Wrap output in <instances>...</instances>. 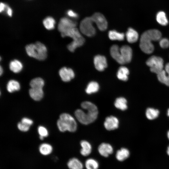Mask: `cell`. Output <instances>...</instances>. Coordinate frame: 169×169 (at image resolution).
<instances>
[{"instance_id": "1", "label": "cell", "mask_w": 169, "mask_h": 169, "mask_svg": "<svg viewBox=\"0 0 169 169\" xmlns=\"http://www.w3.org/2000/svg\"><path fill=\"white\" fill-rule=\"evenodd\" d=\"M81 106L87 112L85 113L80 109L77 110L75 112L74 114L78 120L84 125H88L95 121L97 119L98 115L97 106L88 101L82 103Z\"/></svg>"}, {"instance_id": "2", "label": "cell", "mask_w": 169, "mask_h": 169, "mask_svg": "<svg viewBox=\"0 0 169 169\" xmlns=\"http://www.w3.org/2000/svg\"><path fill=\"white\" fill-rule=\"evenodd\" d=\"M161 32L157 29H150L145 31L141 37L140 48L145 53L151 54L154 49L152 42L159 40L161 38Z\"/></svg>"}, {"instance_id": "3", "label": "cell", "mask_w": 169, "mask_h": 169, "mask_svg": "<svg viewBox=\"0 0 169 169\" xmlns=\"http://www.w3.org/2000/svg\"><path fill=\"white\" fill-rule=\"evenodd\" d=\"M25 50L30 57L39 60H45L47 57V49L45 46L39 42L27 45Z\"/></svg>"}, {"instance_id": "4", "label": "cell", "mask_w": 169, "mask_h": 169, "mask_svg": "<svg viewBox=\"0 0 169 169\" xmlns=\"http://www.w3.org/2000/svg\"><path fill=\"white\" fill-rule=\"evenodd\" d=\"M57 124L59 130L62 132L66 131L74 132L76 131L77 128L74 119L67 113H63L60 115Z\"/></svg>"}, {"instance_id": "5", "label": "cell", "mask_w": 169, "mask_h": 169, "mask_svg": "<svg viewBox=\"0 0 169 169\" xmlns=\"http://www.w3.org/2000/svg\"><path fill=\"white\" fill-rule=\"evenodd\" d=\"M94 22L91 17L84 18L81 22L79 28L81 32L88 37H92L96 33V30L93 26Z\"/></svg>"}, {"instance_id": "6", "label": "cell", "mask_w": 169, "mask_h": 169, "mask_svg": "<svg viewBox=\"0 0 169 169\" xmlns=\"http://www.w3.org/2000/svg\"><path fill=\"white\" fill-rule=\"evenodd\" d=\"M163 63L161 57L152 56L147 60L146 64L150 68L151 72L157 74L163 69Z\"/></svg>"}, {"instance_id": "7", "label": "cell", "mask_w": 169, "mask_h": 169, "mask_svg": "<svg viewBox=\"0 0 169 169\" xmlns=\"http://www.w3.org/2000/svg\"><path fill=\"white\" fill-rule=\"evenodd\" d=\"M91 17L100 30L104 31L106 29L108 23L104 15L100 13H95Z\"/></svg>"}, {"instance_id": "8", "label": "cell", "mask_w": 169, "mask_h": 169, "mask_svg": "<svg viewBox=\"0 0 169 169\" xmlns=\"http://www.w3.org/2000/svg\"><path fill=\"white\" fill-rule=\"evenodd\" d=\"M77 23L67 18H63L61 19L58 26L59 31L61 33H63L69 29L75 27Z\"/></svg>"}, {"instance_id": "9", "label": "cell", "mask_w": 169, "mask_h": 169, "mask_svg": "<svg viewBox=\"0 0 169 169\" xmlns=\"http://www.w3.org/2000/svg\"><path fill=\"white\" fill-rule=\"evenodd\" d=\"M59 74L62 80L65 82L69 81L74 77L73 70L66 67H62L59 70Z\"/></svg>"}, {"instance_id": "10", "label": "cell", "mask_w": 169, "mask_h": 169, "mask_svg": "<svg viewBox=\"0 0 169 169\" xmlns=\"http://www.w3.org/2000/svg\"><path fill=\"white\" fill-rule=\"evenodd\" d=\"M120 54L125 64L130 63L132 58V51L131 48L127 45L122 46L120 49Z\"/></svg>"}, {"instance_id": "11", "label": "cell", "mask_w": 169, "mask_h": 169, "mask_svg": "<svg viewBox=\"0 0 169 169\" xmlns=\"http://www.w3.org/2000/svg\"><path fill=\"white\" fill-rule=\"evenodd\" d=\"M94 63L96 69L100 71H103L107 66L106 58L100 55L95 56Z\"/></svg>"}, {"instance_id": "12", "label": "cell", "mask_w": 169, "mask_h": 169, "mask_svg": "<svg viewBox=\"0 0 169 169\" xmlns=\"http://www.w3.org/2000/svg\"><path fill=\"white\" fill-rule=\"evenodd\" d=\"M119 123L118 119L115 117L111 115L105 118L104 126L107 130H113L118 128Z\"/></svg>"}, {"instance_id": "13", "label": "cell", "mask_w": 169, "mask_h": 169, "mask_svg": "<svg viewBox=\"0 0 169 169\" xmlns=\"http://www.w3.org/2000/svg\"><path fill=\"white\" fill-rule=\"evenodd\" d=\"M157 75L158 79L161 82L169 86V63H167L164 68Z\"/></svg>"}, {"instance_id": "14", "label": "cell", "mask_w": 169, "mask_h": 169, "mask_svg": "<svg viewBox=\"0 0 169 169\" xmlns=\"http://www.w3.org/2000/svg\"><path fill=\"white\" fill-rule=\"evenodd\" d=\"M98 152L100 154L104 157H107L113 152V148L109 144L103 143L98 148Z\"/></svg>"}, {"instance_id": "15", "label": "cell", "mask_w": 169, "mask_h": 169, "mask_svg": "<svg viewBox=\"0 0 169 169\" xmlns=\"http://www.w3.org/2000/svg\"><path fill=\"white\" fill-rule=\"evenodd\" d=\"M61 35L63 37L66 36L70 37L73 39V40H78L83 38L76 27L71 28L64 33H61Z\"/></svg>"}, {"instance_id": "16", "label": "cell", "mask_w": 169, "mask_h": 169, "mask_svg": "<svg viewBox=\"0 0 169 169\" xmlns=\"http://www.w3.org/2000/svg\"><path fill=\"white\" fill-rule=\"evenodd\" d=\"M110 53L112 57L118 63L125 64V62L120 54V48L117 45H112L110 49Z\"/></svg>"}, {"instance_id": "17", "label": "cell", "mask_w": 169, "mask_h": 169, "mask_svg": "<svg viewBox=\"0 0 169 169\" xmlns=\"http://www.w3.org/2000/svg\"><path fill=\"white\" fill-rule=\"evenodd\" d=\"M29 93L30 97L35 101H39L43 97V88H31L29 90Z\"/></svg>"}, {"instance_id": "18", "label": "cell", "mask_w": 169, "mask_h": 169, "mask_svg": "<svg viewBox=\"0 0 169 169\" xmlns=\"http://www.w3.org/2000/svg\"><path fill=\"white\" fill-rule=\"evenodd\" d=\"M125 37L128 42L133 43L137 40L139 35L135 30L131 28H129L126 33Z\"/></svg>"}, {"instance_id": "19", "label": "cell", "mask_w": 169, "mask_h": 169, "mask_svg": "<svg viewBox=\"0 0 169 169\" xmlns=\"http://www.w3.org/2000/svg\"><path fill=\"white\" fill-rule=\"evenodd\" d=\"M80 144L82 147L80 151L81 155L84 156H87L89 155L92 151V147L90 144L85 140L81 141Z\"/></svg>"}, {"instance_id": "20", "label": "cell", "mask_w": 169, "mask_h": 169, "mask_svg": "<svg viewBox=\"0 0 169 169\" xmlns=\"http://www.w3.org/2000/svg\"><path fill=\"white\" fill-rule=\"evenodd\" d=\"M67 165L69 169H83V168L81 161L75 157L70 159L67 162Z\"/></svg>"}, {"instance_id": "21", "label": "cell", "mask_w": 169, "mask_h": 169, "mask_svg": "<svg viewBox=\"0 0 169 169\" xmlns=\"http://www.w3.org/2000/svg\"><path fill=\"white\" fill-rule=\"evenodd\" d=\"M129 73V71L127 68L125 66H121L118 69L117 76L119 79L126 81L128 79Z\"/></svg>"}, {"instance_id": "22", "label": "cell", "mask_w": 169, "mask_h": 169, "mask_svg": "<svg viewBox=\"0 0 169 169\" xmlns=\"http://www.w3.org/2000/svg\"><path fill=\"white\" fill-rule=\"evenodd\" d=\"M130 155V152L126 148H122L117 151L115 157L118 161H121L127 158Z\"/></svg>"}, {"instance_id": "23", "label": "cell", "mask_w": 169, "mask_h": 169, "mask_svg": "<svg viewBox=\"0 0 169 169\" xmlns=\"http://www.w3.org/2000/svg\"><path fill=\"white\" fill-rule=\"evenodd\" d=\"M20 88L19 83L14 80H11L8 83L7 85V89L9 93H12L19 90Z\"/></svg>"}, {"instance_id": "24", "label": "cell", "mask_w": 169, "mask_h": 169, "mask_svg": "<svg viewBox=\"0 0 169 169\" xmlns=\"http://www.w3.org/2000/svg\"><path fill=\"white\" fill-rule=\"evenodd\" d=\"M9 66L10 70L15 73L19 72L22 70L23 67L22 63L16 59L11 61Z\"/></svg>"}, {"instance_id": "25", "label": "cell", "mask_w": 169, "mask_h": 169, "mask_svg": "<svg viewBox=\"0 0 169 169\" xmlns=\"http://www.w3.org/2000/svg\"><path fill=\"white\" fill-rule=\"evenodd\" d=\"M85 42V39L83 38L81 39L73 40L67 46V48L71 52H74L78 47L83 45Z\"/></svg>"}, {"instance_id": "26", "label": "cell", "mask_w": 169, "mask_h": 169, "mask_svg": "<svg viewBox=\"0 0 169 169\" xmlns=\"http://www.w3.org/2000/svg\"><path fill=\"white\" fill-rule=\"evenodd\" d=\"M108 36L112 40L122 41L124 39L125 35L123 33H120L115 30H111L109 32Z\"/></svg>"}, {"instance_id": "27", "label": "cell", "mask_w": 169, "mask_h": 169, "mask_svg": "<svg viewBox=\"0 0 169 169\" xmlns=\"http://www.w3.org/2000/svg\"><path fill=\"white\" fill-rule=\"evenodd\" d=\"M39 151L42 155L47 156L51 153L53 151V147L48 143H42L39 147Z\"/></svg>"}, {"instance_id": "28", "label": "cell", "mask_w": 169, "mask_h": 169, "mask_svg": "<svg viewBox=\"0 0 169 169\" xmlns=\"http://www.w3.org/2000/svg\"><path fill=\"white\" fill-rule=\"evenodd\" d=\"M127 101L125 98L120 97L116 99L114 105L116 108L122 110H124L127 108Z\"/></svg>"}, {"instance_id": "29", "label": "cell", "mask_w": 169, "mask_h": 169, "mask_svg": "<svg viewBox=\"0 0 169 169\" xmlns=\"http://www.w3.org/2000/svg\"><path fill=\"white\" fill-rule=\"evenodd\" d=\"M99 88V85L97 82L91 81L88 84L85 89V91L87 94H90L97 92Z\"/></svg>"}, {"instance_id": "30", "label": "cell", "mask_w": 169, "mask_h": 169, "mask_svg": "<svg viewBox=\"0 0 169 169\" xmlns=\"http://www.w3.org/2000/svg\"><path fill=\"white\" fill-rule=\"evenodd\" d=\"M44 84V80L40 77H37L32 79L30 83V85L31 88H43Z\"/></svg>"}, {"instance_id": "31", "label": "cell", "mask_w": 169, "mask_h": 169, "mask_svg": "<svg viewBox=\"0 0 169 169\" xmlns=\"http://www.w3.org/2000/svg\"><path fill=\"white\" fill-rule=\"evenodd\" d=\"M159 113V112L158 110L149 108L146 110V115L147 119L152 120L157 117Z\"/></svg>"}, {"instance_id": "32", "label": "cell", "mask_w": 169, "mask_h": 169, "mask_svg": "<svg viewBox=\"0 0 169 169\" xmlns=\"http://www.w3.org/2000/svg\"><path fill=\"white\" fill-rule=\"evenodd\" d=\"M156 20L159 24L163 26L166 25L168 23L166 14L163 11H160L157 13Z\"/></svg>"}, {"instance_id": "33", "label": "cell", "mask_w": 169, "mask_h": 169, "mask_svg": "<svg viewBox=\"0 0 169 169\" xmlns=\"http://www.w3.org/2000/svg\"><path fill=\"white\" fill-rule=\"evenodd\" d=\"M85 165L86 169H98L99 167L98 161L93 158L87 159L85 162Z\"/></svg>"}, {"instance_id": "34", "label": "cell", "mask_w": 169, "mask_h": 169, "mask_svg": "<svg viewBox=\"0 0 169 169\" xmlns=\"http://www.w3.org/2000/svg\"><path fill=\"white\" fill-rule=\"evenodd\" d=\"M55 22L52 17H49L46 18L43 21V23L46 29L50 30L54 28Z\"/></svg>"}, {"instance_id": "35", "label": "cell", "mask_w": 169, "mask_h": 169, "mask_svg": "<svg viewBox=\"0 0 169 169\" xmlns=\"http://www.w3.org/2000/svg\"><path fill=\"white\" fill-rule=\"evenodd\" d=\"M38 131L39 136L46 137L48 136L49 133L47 129L42 126H39L38 128Z\"/></svg>"}, {"instance_id": "36", "label": "cell", "mask_w": 169, "mask_h": 169, "mask_svg": "<svg viewBox=\"0 0 169 169\" xmlns=\"http://www.w3.org/2000/svg\"><path fill=\"white\" fill-rule=\"evenodd\" d=\"M18 129L20 131L26 132L29 130L30 126L27 125L21 122H19L17 125Z\"/></svg>"}, {"instance_id": "37", "label": "cell", "mask_w": 169, "mask_h": 169, "mask_svg": "<svg viewBox=\"0 0 169 169\" xmlns=\"http://www.w3.org/2000/svg\"><path fill=\"white\" fill-rule=\"evenodd\" d=\"M159 43L161 47L162 48H166L169 47V40L166 38H161Z\"/></svg>"}, {"instance_id": "38", "label": "cell", "mask_w": 169, "mask_h": 169, "mask_svg": "<svg viewBox=\"0 0 169 169\" xmlns=\"http://www.w3.org/2000/svg\"><path fill=\"white\" fill-rule=\"evenodd\" d=\"M67 13V15L71 18H77L79 17L78 14L71 10H68Z\"/></svg>"}, {"instance_id": "39", "label": "cell", "mask_w": 169, "mask_h": 169, "mask_svg": "<svg viewBox=\"0 0 169 169\" xmlns=\"http://www.w3.org/2000/svg\"><path fill=\"white\" fill-rule=\"evenodd\" d=\"M21 122L27 125L30 126L33 124V121L28 118L24 117L22 119Z\"/></svg>"}, {"instance_id": "40", "label": "cell", "mask_w": 169, "mask_h": 169, "mask_svg": "<svg viewBox=\"0 0 169 169\" xmlns=\"http://www.w3.org/2000/svg\"><path fill=\"white\" fill-rule=\"evenodd\" d=\"M7 13L8 16H11L12 14V10L8 6H7Z\"/></svg>"}, {"instance_id": "41", "label": "cell", "mask_w": 169, "mask_h": 169, "mask_svg": "<svg viewBox=\"0 0 169 169\" xmlns=\"http://www.w3.org/2000/svg\"><path fill=\"white\" fill-rule=\"evenodd\" d=\"M6 7V5L3 3H0V12H1L3 11L5 8Z\"/></svg>"}, {"instance_id": "42", "label": "cell", "mask_w": 169, "mask_h": 169, "mask_svg": "<svg viewBox=\"0 0 169 169\" xmlns=\"http://www.w3.org/2000/svg\"><path fill=\"white\" fill-rule=\"evenodd\" d=\"M3 73V69L2 67L1 66L0 68V75H1L2 73Z\"/></svg>"}, {"instance_id": "43", "label": "cell", "mask_w": 169, "mask_h": 169, "mask_svg": "<svg viewBox=\"0 0 169 169\" xmlns=\"http://www.w3.org/2000/svg\"><path fill=\"white\" fill-rule=\"evenodd\" d=\"M167 153L168 155L169 156V146H168L167 148Z\"/></svg>"}, {"instance_id": "44", "label": "cell", "mask_w": 169, "mask_h": 169, "mask_svg": "<svg viewBox=\"0 0 169 169\" xmlns=\"http://www.w3.org/2000/svg\"><path fill=\"white\" fill-rule=\"evenodd\" d=\"M40 139L41 140H43L44 138L43 137V136H39V137Z\"/></svg>"}, {"instance_id": "45", "label": "cell", "mask_w": 169, "mask_h": 169, "mask_svg": "<svg viewBox=\"0 0 169 169\" xmlns=\"http://www.w3.org/2000/svg\"><path fill=\"white\" fill-rule=\"evenodd\" d=\"M167 136L168 139L169 140V130L168 131L167 133Z\"/></svg>"}, {"instance_id": "46", "label": "cell", "mask_w": 169, "mask_h": 169, "mask_svg": "<svg viewBox=\"0 0 169 169\" xmlns=\"http://www.w3.org/2000/svg\"><path fill=\"white\" fill-rule=\"evenodd\" d=\"M167 115L169 116V109H168L167 110Z\"/></svg>"}]
</instances>
